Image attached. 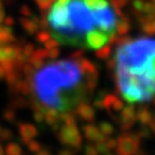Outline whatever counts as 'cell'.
Returning <instances> with one entry per match:
<instances>
[{"label": "cell", "mask_w": 155, "mask_h": 155, "mask_svg": "<svg viewBox=\"0 0 155 155\" xmlns=\"http://www.w3.org/2000/svg\"><path fill=\"white\" fill-rule=\"evenodd\" d=\"M4 20H5V12L0 7V23H4Z\"/></svg>", "instance_id": "obj_4"}, {"label": "cell", "mask_w": 155, "mask_h": 155, "mask_svg": "<svg viewBox=\"0 0 155 155\" xmlns=\"http://www.w3.org/2000/svg\"><path fill=\"white\" fill-rule=\"evenodd\" d=\"M0 155H2V148L0 147Z\"/></svg>", "instance_id": "obj_5"}, {"label": "cell", "mask_w": 155, "mask_h": 155, "mask_svg": "<svg viewBox=\"0 0 155 155\" xmlns=\"http://www.w3.org/2000/svg\"><path fill=\"white\" fill-rule=\"evenodd\" d=\"M0 7H1V0H0Z\"/></svg>", "instance_id": "obj_7"}, {"label": "cell", "mask_w": 155, "mask_h": 155, "mask_svg": "<svg viewBox=\"0 0 155 155\" xmlns=\"http://www.w3.org/2000/svg\"><path fill=\"white\" fill-rule=\"evenodd\" d=\"M1 133H2V130H1V129H0V134H1Z\"/></svg>", "instance_id": "obj_6"}, {"label": "cell", "mask_w": 155, "mask_h": 155, "mask_svg": "<svg viewBox=\"0 0 155 155\" xmlns=\"http://www.w3.org/2000/svg\"><path fill=\"white\" fill-rule=\"evenodd\" d=\"M30 87L40 108L64 115L83 104L92 86L89 72L79 62L59 59L38 67L31 76Z\"/></svg>", "instance_id": "obj_2"}, {"label": "cell", "mask_w": 155, "mask_h": 155, "mask_svg": "<svg viewBox=\"0 0 155 155\" xmlns=\"http://www.w3.org/2000/svg\"><path fill=\"white\" fill-rule=\"evenodd\" d=\"M46 23L56 43L97 51L114 38L118 18L109 0H54Z\"/></svg>", "instance_id": "obj_1"}, {"label": "cell", "mask_w": 155, "mask_h": 155, "mask_svg": "<svg viewBox=\"0 0 155 155\" xmlns=\"http://www.w3.org/2000/svg\"><path fill=\"white\" fill-rule=\"evenodd\" d=\"M117 89L129 104H144L155 98V38L127 40L114 55Z\"/></svg>", "instance_id": "obj_3"}]
</instances>
